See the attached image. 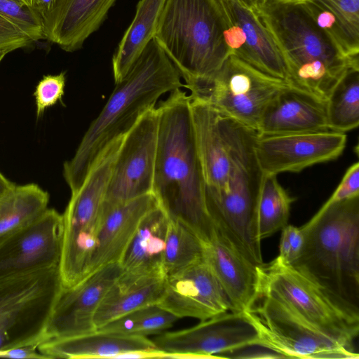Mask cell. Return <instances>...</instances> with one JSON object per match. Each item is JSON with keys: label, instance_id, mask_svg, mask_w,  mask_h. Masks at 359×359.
Instances as JSON below:
<instances>
[{"label": "cell", "instance_id": "1f68e13d", "mask_svg": "<svg viewBox=\"0 0 359 359\" xmlns=\"http://www.w3.org/2000/svg\"><path fill=\"white\" fill-rule=\"evenodd\" d=\"M177 319L171 313L154 304L130 312L97 330L124 335L146 337L161 333L170 327Z\"/></svg>", "mask_w": 359, "mask_h": 359}, {"label": "cell", "instance_id": "2e32d148", "mask_svg": "<svg viewBox=\"0 0 359 359\" xmlns=\"http://www.w3.org/2000/svg\"><path fill=\"white\" fill-rule=\"evenodd\" d=\"M157 305L178 318L201 321L231 311L227 295L204 259L166 276L165 291Z\"/></svg>", "mask_w": 359, "mask_h": 359}, {"label": "cell", "instance_id": "74e56055", "mask_svg": "<svg viewBox=\"0 0 359 359\" xmlns=\"http://www.w3.org/2000/svg\"><path fill=\"white\" fill-rule=\"evenodd\" d=\"M37 346H25L0 351V358H48L38 352Z\"/></svg>", "mask_w": 359, "mask_h": 359}, {"label": "cell", "instance_id": "9c48e42d", "mask_svg": "<svg viewBox=\"0 0 359 359\" xmlns=\"http://www.w3.org/2000/svg\"><path fill=\"white\" fill-rule=\"evenodd\" d=\"M245 313L257 331L259 345L281 358H359L353 341L323 331L271 296L260 293Z\"/></svg>", "mask_w": 359, "mask_h": 359}, {"label": "cell", "instance_id": "8d00e7d4", "mask_svg": "<svg viewBox=\"0 0 359 359\" xmlns=\"http://www.w3.org/2000/svg\"><path fill=\"white\" fill-rule=\"evenodd\" d=\"M359 196V163L352 164L346 171L339 184L325 202L332 203Z\"/></svg>", "mask_w": 359, "mask_h": 359}, {"label": "cell", "instance_id": "3957f363", "mask_svg": "<svg viewBox=\"0 0 359 359\" xmlns=\"http://www.w3.org/2000/svg\"><path fill=\"white\" fill-rule=\"evenodd\" d=\"M259 18L273 37L290 74L289 85L327 100L358 57L344 55L299 0H266Z\"/></svg>", "mask_w": 359, "mask_h": 359}, {"label": "cell", "instance_id": "f35d334b", "mask_svg": "<svg viewBox=\"0 0 359 359\" xmlns=\"http://www.w3.org/2000/svg\"><path fill=\"white\" fill-rule=\"evenodd\" d=\"M32 8L38 13L41 20L51 10L55 0H32Z\"/></svg>", "mask_w": 359, "mask_h": 359}, {"label": "cell", "instance_id": "5b68a950", "mask_svg": "<svg viewBox=\"0 0 359 359\" xmlns=\"http://www.w3.org/2000/svg\"><path fill=\"white\" fill-rule=\"evenodd\" d=\"M219 0H167L154 39L185 82L206 78L232 54Z\"/></svg>", "mask_w": 359, "mask_h": 359}, {"label": "cell", "instance_id": "277c9868", "mask_svg": "<svg viewBox=\"0 0 359 359\" xmlns=\"http://www.w3.org/2000/svg\"><path fill=\"white\" fill-rule=\"evenodd\" d=\"M301 227L305 243L292 266L359 311V196L325 203Z\"/></svg>", "mask_w": 359, "mask_h": 359}, {"label": "cell", "instance_id": "7a4b0ae2", "mask_svg": "<svg viewBox=\"0 0 359 359\" xmlns=\"http://www.w3.org/2000/svg\"><path fill=\"white\" fill-rule=\"evenodd\" d=\"M181 76L153 39L118 83L83 137L74 156L63 165L71 193L83 183L94 161L111 142L124 135L165 93L184 87Z\"/></svg>", "mask_w": 359, "mask_h": 359}, {"label": "cell", "instance_id": "8992f818", "mask_svg": "<svg viewBox=\"0 0 359 359\" xmlns=\"http://www.w3.org/2000/svg\"><path fill=\"white\" fill-rule=\"evenodd\" d=\"M120 144H109L98 155L80 187L72 194L63 217L59 269L64 288L90 275L101 211Z\"/></svg>", "mask_w": 359, "mask_h": 359}, {"label": "cell", "instance_id": "4fadbf2b", "mask_svg": "<svg viewBox=\"0 0 359 359\" xmlns=\"http://www.w3.org/2000/svg\"><path fill=\"white\" fill-rule=\"evenodd\" d=\"M62 238V215L53 208L0 238V278L59 266Z\"/></svg>", "mask_w": 359, "mask_h": 359}, {"label": "cell", "instance_id": "b9f144b4", "mask_svg": "<svg viewBox=\"0 0 359 359\" xmlns=\"http://www.w3.org/2000/svg\"><path fill=\"white\" fill-rule=\"evenodd\" d=\"M19 1H20L21 2H22L25 5L28 6L30 8H32V0H19Z\"/></svg>", "mask_w": 359, "mask_h": 359}, {"label": "cell", "instance_id": "e0dca14e", "mask_svg": "<svg viewBox=\"0 0 359 359\" xmlns=\"http://www.w3.org/2000/svg\"><path fill=\"white\" fill-rule=\"evenodd\" d=\"M219 1L227 22L225 39L232 55L262 73L289 84L286 62L259 17L233 0Z\"/></svg>", "mask_w": 359, "mask_h": 359}, {"label": "cell", "instance_id": "d6a6232c", "mask_svg": "<svg viewBox=\"0 0 359 359\" xmlns=\"http://www.w3.org/2000/svg\"><path fill=\"white\" fill-rule=\"evenodd\" d=\"M0 15L5 17L32 41L43 38L42 20L38 13L19 0H0Z\"/></svg>", "mask_w": 359, "mask_h": 359}, {"label": "cell", "instance_id": "7402d4cb", "mask_svg": "<svg viewBox=\"0 0 359 359\" xmlns=\"http://www.w3.org/2000/svg\"><path fill=\"white\" fill-rule=\"evenodd\" d=\"M116 0H55L42 19L43 38L67 52L82 48L104 22Z\"/></svg>", "mask_w": 359, "mask_h": 359}, {"label": "cell", "instance_id": "d590c367", "mask_svg": "<svg viewBox=\"0 0 359 359\" xmlns=\"http://www.w3.org/2000/svg\"><path fill=\"white\" fill-rule=\"evenodd\" d=\"M32 42L19 27L0 15V62L9 53L25 48Z\"/></svg>", "mask_w": 359, "mask_h": 359}, {"label": "cell", "instance_id": "60d3db41", "mask_svg": "<svg viewBox=\"0 0 359 359\" xmlns=\"http://www.w3.org/2000/svg\"><path fill=\"white\" fill-rule=\"evenodd\" d=\"M15 184L8 180L0 171V199Z\"/></svg>", "mask_w": 359, "mask_h": 359}, {"label": "cell", "instance_id": "f1b7e54d", "mask_svg": "<svg viewBox=\"0 0 359 359\" xmlns=\"http://www.w3.org/2000/svg\"><path fill=\"white\" fill-rule=\"evenodd\" d=\"M293 201L278 182L277 175L264 174L255 212V233L258 241L287 224Z\"/></svg>", "mask_w": 359, "mask_h": 359}, {"label": "cell", "instance_id": "cb8c5ba5", "mask_svg": "<svg viewBox=\"0 0 359 359\" xmlns=\"http://www.w3.org/2000/svg\"><path fill=\"white\" fill-rule=\"evenodd\" d=\"M37 349L48 358H111L125 352L157 349L147 337L130 336L100 330L69 338L53 339Z\"/></svg>", "mask_w": 359, "mask_h": 359}, {"label": "cell", "instance_id": "ac0fdd59", "mask_svg": "<svg viewBox=\"0 0 359 359\" xmlns=\"http://www.w3.org/2000/svg\"><path fill=\"white\" fill-rule=\"evenodd\" d=\"M190 110L205 195H222L227 191L232 171L224 117L208 105L192 100Z\"/></svg>", "mask_w": 359, "mask_h": 359}, {"label": "cell", "instance_id": "ab89813d", "mask_svg": "<svg viewBox=\"0 0 359 359\" xmlns=\"http://www.w3.org/2000/svg\"><path fill=\"white\" fill-rule=\"evenodd\" d=\"M241 6L252 11L259 15L260 11L264 6L266 0H233Z\"/></svg>", "mask_w": 359, "mask_h": 359}, {"label": "cell", "instance_id": "4316f807", "mask_svg": "<svg viewBox=\"0 0 359 359\" xmlns=\"http://www.w3.org/2000/svg\"><path fill=\"white\" fill-rule=\"evenodd\" d=\"M165 287V277H156L127 285L116 282L100 304L93 319L96 329L137 309L157 304Z\"/></svg>", "mask_w": 359, "mask_h": 359}, {"label": "cell", "instance_id": "ffe728a7", "mask_svg": "<svg viewBox=\"0 0 359 359\" xmlns=\"http://www.w3.org/2000/svg\"><path fill=\"white\" fill-rule=\"evenodd\" d=\"M262 135L331 131L327 100L287 85L265 107L257 126Z\"/></svg>", "mask_w": 359, "mask_h": 359}, {"label": "cell", "instance_id": "6da1fadb", "mask_svg": "<svg viewBox=\"0 0 359 359\" xmlns=\"http://www.w3.org/2000/svg\"><path fill=\"white\" fill-rule=\"evenodd\" d=\"M190 102L189 95L178 88L156 107L158 130L152 193L169 218L207 242L214 226L205 203Z\"/></svg>", "mask_w": 359, "mask_h": 359}, {"label": "cell", "instance_id": "9a60e30c", "mask_svg": "<svg viewBox=\"0 0 359 359\" xmlns=\"http://www.w3.org/2000/svg\"><path fill=\"white\" fill-rule=\"evenodd\" d=\"M121 273L119 263H112L93 272L73 287H62L48 323L46 341L96 330L93 322L95 312Z\"/></svg>", "mask_w": 359, "mask_h": 359}, {"label": "cell", "instance_id": "5bb4252c", "mask_svg": "<svg viewBox=\"0 0 359 359\" xmlns=\"http://www.w3.org/2000/svg\"><path fill=\"white\" fill-rule=\"evenodd\" d=\"M346 135L327 131L282 135H258L255 155L263 174L298 172L315 164L337 158L344 151Z\"/></svg>", "mask_w": 359, "mask_h": 359}, {"label": "cell", "instance_id": "8fae6325", "mask_svg": "<svg viewBox=\"0 0 359 359\" xmlns=\"http://www.w3.org/2000/svg\"><path fill=\"white\" fill-rule=\"evenodd\" d=\"M163 358H224L225 354L258 344L257 331L245 313L228 311L198 325L168 332L152 340Z\"/></svg>", "mask_w": 359, "mask_h": 359}, {"label": "cell", "instance_id": "ba28073f", "mask_svg": "<svg viewBox=\"0 0 359 359\" xmlns=\"http://www.w3.org/2000/svg\"><path fill=\"white\" fill-rule=\"evenodd\" d=\"M287 85L231 54L213 74L185 82L184 87L191 100L257 130L265 107Z\"/></svg>", "mask_w": 359, "mask_h": 359}, {"label": "cell", "instance_id": "4dcf8cb0", "mask_svg": "<svg viewBox=\"0 0 359 359\" xmlns=\"http://www.w3.org/2000/svg\"><path fill=\"white\" fill-rule=\"evenodd\" d=\"M204 245L189 227L169 218L163 253L165 277L203 260Z\"/></svg>", "mask_w": 359, "mask_h": 359}, {"label": "cell", "instance_id": "83f0119b", "mask_svg": "<svg viewBox=\"0 0 359 359\" xmlns=\"http://www.w3.org/2000/svg\"><path fill=\"white\" fill-rule=\"evenodd\" d=\"M49 198L36 184L15 185L0 199V238L36 219L48 208Z\"/></svg>", "mask_w": 359, "mask_h": 359}, {"label": "cell", "instance_id": "484cf974", "mask_svg": "<svg viewBox=\"0 0 359 359\" xmlns=\"http://www.w3.org/2000/svg\"><path fill=\"white\" fill-rule=\"evenodd\" d=\"M167 0H140L130 25L112 57L115 83L128 74L144 48L154 39Z\"/></svg>", "mask_w": 359, "mask_h": 359}, {"label": "cell", "instance_id": "d6986e66", "mask_svg": "<svg viewBox=\"0 0 359 359\" xmlns=\"http://www.w3.org/2000/svg\"><path fill=\"white\" fill-rule=\"evenodd\" d=\"M203 259L209 264L231 305V312L245 313L259 294V267L214 226L205 242Z\"/></svg>", "mask_w": 359, "mask_h": 359}, {"label": "cell", "instance_id": "d4e9b609", "mask_svg": "<svg viewBox=\"0 0 359 359\" xmlns=\"http://www.w3.org/2000/svg\"><path fill=\"white\" fill-rule=\"evenodd\" d=\"M346 57H359V0H299Z\"/></svg>", "mask_w": 359, "mask_h": 359}, {"label": "cell", "instance_id": "603a6c76", "mask_svg": "<svg viewBox=\"0 0 359 359\" xmlns=\"http://www.w3.org/2000/svg\"><path fill=\"white\" fill-rule=\"evenodd\" d=\"M168 220L159 204L144 217L118 262L121 273L118 284L165 277L163 253Z\"/></svg>", "mask_w": 359, "mask_h": 359}, {"label": "cell", "instance_id": "7c38bea8", "mask_svg": "<svg viewBox=\"0 0 359 359\" xmlns=\"http://www.w3.org/2000/svg\"><path fill=\"white\" fill-rule=\"evenodd\" d=\"M158 114L148 109L123 136L104 201L118 204L152 193Z\"/></svg>", "mask_w": 359, "mask_h": 359}, {"label": "cell", "instance_id": "52a82bcc", "mask_svg": "<svg viewBox=\"0 0 359 359\" xmlns=\"http://www.w3.org/2000/svg\"><path fill=\"white\" fill-rule=\"evenodd\" d=\"M62 289L59 266L0 278V351L46 341Z\"/></svg>", "mask_w": 359, "mask_h": 359}, {"label": "cell", "instance_id": "f546056e", "mask_svg": "<svg viewBox=\"0 0 359 359\" xmlns=\"http://www.w3.org/2000/svg\"><path fill=\"white\" fill-rule=\"evenodd\" d=\"M327 117L331 131L344 133L359 125V66L351 67L327 100Z\"/></svg>", "mask_w": 359, "mask_h": 359}, {"label": "cell", "instance_id": "30bf717a", "mask_svg": "<svg viewBox=\"0 0 359 359\" xmlns=\"http://www.w3.org/2000/svg\"><path fill=\"white\" fill-rule=\"evenodd\" d=\"M259 273V294L279 299L333 336L353 342L358 337L359 311L339 301L296 268L274 259L261 265Z\"/></svg>", "mask_w": 359, "mask_h": 359}, {"label": "cell", "instance_id": "44dd1931", "mask_svg": "<svg viewBox=\"0 0 359 359\" xmlns=\"http://www.w3.org/2000/svg\"><path fill=\"white\" fill-rule=\"evenodd\" d=\"M157 205L153 193L118 204L104 201L90 274L105 265L119 262L141 221Z\"/></svg>", "mask_w": 359, "mask_h": 359}, {"label": "cell", "instance_id": "836d02e7", "mask_svg": "<svg viewBox=\"0 0 359 359\" xmlns=\"http://www.w3.org/2000/svg\"><path fill=\"white\" fill-rule=\"evenodd\" d=\"M65 86V73L43 76L36 86L34 96L36 107V117H41L46 109L62 100Z\"/></svg>", "mask_w": 359, "mask_h": 359}, {"label": "cell", "instance_id": "e575fe53", "mask_svg": "<svg viewBox=\"0 0 359 359\" xmlns=\"http://www.w3.org/2000/svg\"><path fill=\"white\" fill-rule=\"evenodd\" d=\"M279 255L276 259L281 264L293 266L302 254L305 232L302 227L285 225L282 229Z\"/></svg>", "mask_w": 359, "mask_h": 359}]
</instances>
